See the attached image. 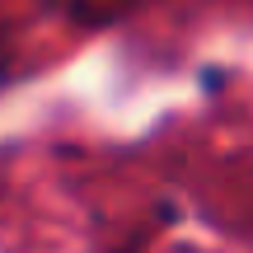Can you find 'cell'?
<instances>
[{
	"label": "cell",
	"instance_id": "obj_1",
	"mask_svg": "<svg viewBox=\"0 0 253 253\" xmlns=\"http://www.w3.org/2000/svg\"><path fill=\"white\" fill-rule=\"evenodd\" d=\"M118 253H141V239H131V244H126V249H118Z\"/></svg>",
	"mask_w": 253,
	"mask_h": 253
}]
</instances>
